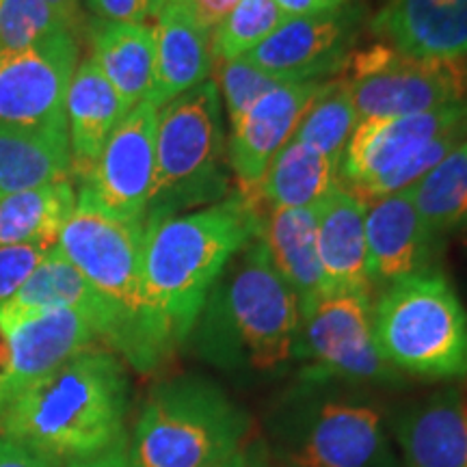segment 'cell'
<instances>
[{
  "instance_id": "1",
  "label": "cell",
  "mask_w": 467,
  "mask_h": 467,
  "mask_svg": "<svg viewBox=\"0 0 467 467\" xmlns=\"http://www.w3.org/2000/svg\"><path fill=\"white\" fill-rule=\"evenodd\" d=\"M262 225L265 203L241 191L192 213L148 217L143 299L162 358L189 337L227 265L260 236Z\"/></svg>"
},
{
  "instance_id": "2",
  "label": "cell",
  "mask_w": 467,
  "mask_h": 467,
  "mask_svg": "<svg viewBox=\"0 0 467 467\" xmlns=\"http://www.w3.org/2000/svg\"><path fill=\"white\" fill-rule=\"evenodd\" d=\"M128 377L119 358L89 348L25 389L0 413L3 437L52 463L126 443Z\"/></svg>"
},
{
  "instance_id": "3",
  "label": "cell",
  "mask_w": 467,
  "mask_h": 467,
  "mask_svg": "<svg viewBox=\"0 0 467 467\" xmlns=\"http://www.w3.org/2000/svg\"><path fill=\"white\" fill-rule=\"evenodd\" d=\"M143 221L115 217L80 189L57 247L110 309L115 323L110 347L137 370L148 372L165 358L151 334L143 299Z\"/></svg>"
},
{
  "instance_id": "4",
  "label": "cell",
  "mask_w": 467,
  "mask_h": 467,
  "mask_svg": "<svg viewBox=\"0 0 467 467\" xmlns=\"http://www.w3.org/2000/svg\"><path fill=\"white\" fill-rule=\"evenodd\" d=\"M203 312V344L213 359L243 361L268 372L299 348V299L271 265L260 236L234 258L232 273L208 296Z\"/></svg>"
},
{
  "instance_id": "5",
  "label": "cell",
  "mask_w": 467,
  "mask_h": 467,
  "mask_svg": "<svg viewBox=\"0 0 467 467\" xmlns=\"http://www.w3.org/2000/svg\"><path fill=\"white\" fill-rule=\"evenodd\" d=\"M251 420L223 389L195 377L151 389L134 424L132 467H214L241 452Z\"/></svg>"
},
{
  "instance_id": "6",
  "label": "cell",
  "mask_w": 467,
  "mask_h": 467,
  "mask_svg": "<svg viewBox=\"0 0 467 467\" xmlns=\"http://www.w3.org/2000/svg\"><path fill=\"white\" fill-rule=\"evenodd\" d=\"M372 337L396 372L424 381L467 377V312L435 268L388 284L372 307Z\"/></svg>"
},
{
  "instance_id": "7",
  "label": "cell",
  "mask_w": 467,
  "mask_h": 467,
  "mask_svg": "<svg viewBox=\"0 0 467 467\" xmlns=\"http://www.w3.org/2000/svg\"><path fill=\"white\" fill-rule=\"evenodd\" d=\"M225 162L219 87L206 80L159 109L156 173L145 219L223 200L230 195Z\"/></svg>"
},
{
  "instance_id": "8",
  "label": "cell",
  "mask_w": 467,
  "mask_h": 467,
  "mask_svg": "<svg viewBox=\"0 0 467 467\" xmlns=\"http://www.w3.org/2000/svg\"><path fill=\"white\" fill-rule=\"evenodd\" d=\"M273 451L285 467H402L372 402L303 392L273 413Z\"/></svg>"
},
{
  "instance_id": "9",
  "label": "cell",
  "mask_w": 467,
  "mask_h": 467,
  "mask_svg": "<svg viewBox=\"0 0 467 467\" xmlns=\"http://www.w3.org/2000/svg\"><path fill=\"white\" fill-rule=\"evenodd\" d=\"M340 80L359 121L424 115L467 102V57L416 58L375 44L348 52Z\"/></svg>"
},
{
  "instance_id": "10",
  "label": "cell",
  "mask_w": 467,
  "mask_h": 467,
  "mask_svg": "<svg viewBox=\"0 0 467 467\" xmlns=\"http://www.w3.org/2000/svg\"><path fill=\"white\" fill-rule=\"evenodd\" d=\"M296 355L312 361L309 381L394 383L399 379L372 337V306L366 295H325L303 309Z\"/></svg>"
},
{
  "instance_id": "11",
  "label": "cell",
  "mask_w": 467,
  "mask_h": 467,
  "mask_svg": "<svg viewBox=\"0 0 467 467\" xmlns=\"http://www.w3.org/2000/svg\"><path fill=\"white\" fill-rule=\"evenodd\" d=\"M98 331L76 309L0 307V413L33 383L93 348Z\"/></svg>"
},
{
  "instance_id": "12",
  "label": "cell",
  "mask_w": 467,
  "mask_h": 467,
  "mask_svg": "<svg viewBox=\"0 0 467 467\" xmlns=\"http://www.w3.org/2000/svg\"><path fill=\"white\" fill-rule=\"evenodd\" d=\"M78 42L61 31L25 50L0 52V128H67L66 100Z\"/></svg>"
},
{
  "instance_id": "13",
  "label": "cell",
  "mask_w": 467,
  "mask_h": 467,
  "mask_svg": "<svg viewBox=\"0 0 467 467\" xmlns=\"http://www.w3.org/2000/svg\"><path fill=\"white\" fill-rule=\"evenodd\" d=\"M156 119L159 107L150 100L128 110L80 182L96 203L119 219L145 223L156 173Z\"/></svg>"
},
{
  "instance_id": "14",
  "label": "cell",
  "mask_w": 467,
  "mask_h": 467,
  "mask_svg": "<svg viewBox=\"0 0 467 467\" xmlns=\"http://www.w3.org/2000/svg\"><path fill=\"white\" fill-rule=\"evenodd\" d=\"M331 78L284 83L262 96L232 126L227 162L243 195L258 200V184L279 150L295 137L303 115ZM260 202V200H258Z\"/></svg>"
},
{
  "instance_id": "15",
  "label": "cell",
  "mask_w": 467,
  "mask_h": 467,
  "mask_svg": "<svg viewBox=\"0 0 467 467\" xmlns=\"http://www.w3.org/2000/svg\"><path fill=\"white\" fill-rule=\"evenodd\" d=\"M467 121V102L424 115L361 119L344 150L337 184L358 195L381 175L394 171L433 139Z\"/></svg>"
},
{
  "instance_id": "16",
  "label": "cell",
  "mask_w": 467,
  "mask_h": 467,
  "mask_svg": "<svg viewBox=\"0 0 467 467\" xmlns=\"http://www.w3.org/2000/svg\"><path fill=\"white\" fill-rule=\"evenodd\" d=\"M353 31L355 20L347 7L331 14L288 17L243 58L288 83L325 80L342 69Z\"/></svg>"
},
{
  "instance_id": "17",
  "label": "cell",
  "mask_w": 467,
  "mask_h": 467,
  "mask_svg": "<svg viewBox=\"0 0 467 467\" xmlns=\"http://www.w3.org/2000/svg\"><path fill=\"white\" fill-rule=\"evenodd\" d=\"M364 230L372 285L433 271L437 236L426 227L407 191L368 202Z\"/></svg>"
},
{
  "instance_id": "18",
  "label": "cell",
  "mask_w": 467,
  "mask_h": 467,
  "mask_svg": "<svg viewBox=\"0 0 467 467\" xmlns=\"http://www.w3.org/2000/svg\"><path fill=\"white\" fill-rule=\"evenodd\" d=\"M372 33L416 58L467 57V0H388Z\"/></svg>"
},
{
  "instance_id": "19",
  "label": "cell",
  "mask_w": 467,
  "mask_h": 467,
  "mask_svg": "<svg viewBox=\"0 0 467 467\" xmlns=\"http://www.w3.org/2000/svg\"><path fill=\"white\" fill-rule=\"evenodd\" d=\"M392 435L402 467H467V392L448 388L416 402Z\"/></svg>"
},
{
  "instance_id": "20",
  "label": "cell",
  "mask_w": 467,
  "mask_h": 467,
  "mask_svg": "<svg viewBox=\"0 0 467 467\" xmlns=\"http://www.w3.org/2000/svg\"><path fill=\"white\" fill-rule=\"evenodd\" d=\"M366 203L336 186L318 203V260L327 295H366L375 285L368 275Z\"/></svg>"
},
{
  "instance_id": "21",
  "label": "cell",
  "mask_w": 467,
  "mask_h": 467,
  "mask_svg": "<svg viewBox=\"0 0 467 467\" xmlns=\"http://www.w3.org/2000/svg\"><path fill=\"white\" fill-rule=\"evenodd\" d=\"M156 78L148 100L154 107L195 89L210 80L214 67L213 33L192 17L182 0H175L156 14Z\"/></svg>"
},
{
  "instance_id": "22",
  "label": "cell",
  "mask_w": 467,
  "mask_h": 467,
  "mask_svg": "<svg viewBox=\"0 0 467 467\" xmlns=\"http://www.w3.org/2000/svg\"><path fill=\"white\" fill-rule=\"evenodd\" d=\"M128 110L130 109L100 72L96 61L91 57L80 61L69 83L66 100L72 178L83 182L91 173L110 132L124 119Z\"/></svg>"
},
{
  "instance_id": "23",
  "label": "cell",
  "mask_w": 467,
  "mask_h": 467,
  "mask_svg": "<svg viewBox=\"0 0 467 467\" xmlns=\"http://www.w3.org/2000/svg\"><path fill=\"white\" fill-rule=\"evenodd\" d=\"M317 236L318 206L268 210L260 234L271 265L296 295L301 312L327 295Z\"/></svg>"
},
{
  "instance_id": "24",
  "label": "cell",
  "mask_w": 467,
  "mask_h": 467,
  "mask_svg": "<svg viewBox=\"0 0 467 467\" xmlns=\"http://www.w3.org/2000/svg\"><path fill=\"white\" fill-rule=\"evenodd\" d=\"M89 39L91 58L126 107L132 110L148 100L156 78L154 26L98 20Z\"/></svg>"
},
{
  "instance_id": "25",
  "label": "cell",
  "mask_w": 467,
  "mask_h": 467,
  "mask_svg": "<svg viewBox=\"0 0 467 467\" xmlns=\"http://www.w3.org/2000/svg\"><path fill=\"white\" fill-rule=\"evenodd\" d=\"M72 178L67 128H0V197Z\"/></svg>"
},
{
  "instance_id": "26",
  "label": "cell",
  "mask_w": 467,
  "mask_h": 467,
  "mask_svg": "<svg viewBox=\"0 0 467 467\" xmlns=\"http://www.w3.org/2000/svg\"><path fill=\"white\" fill-rule=\"evenodd\" d=\"M5 307L76 309V312L91 320L102 340H107L109 344L113 342L115 323L107 303L98 296V292L80 275L78 268L58 251V247L46 255L42 265L35 268L33 275L26 279V284L17 290L14 299L5 303Z\"/></svg>"
},
{
  "instance_id": "27",
  "label": "cell",
  "mask_w": 467,
  "mask_h": 467,
  "mask_svg": "<svg viewBox=\"0 0 467 467\" xmlns=\"http://www.w3.org/2000/svg\"><path fill=\"white\" fill-rule=\"evenodd\" d=\"M337 171L340 167L292 137L262 175L258 200L268 210L318 206L337 186Z\"/></svg>"
},
{
  "instance_id": "28",
  "label": "cell",
  "mask_w": 467,
  "mask_h": 467,
  "mask_svg": "<svg viewBox=\"0 0 467 467\" xmlns=\"http://www.w3.org/2000/svg\"><path fill=\"white\" fill-rule=\"evenodd\" d=\"M76 195L69 178L0 197V247L39 243L55 249Z\"/></svg>"
},
{
  "instance_id": "29",
  "label": "cell",
  "mask_w": 467,
  "mask_h": 467,
  "mask_svg": "<svg viewBox=\"0 0 467 467\" xmlns=\"http://www.w3.org/2000/svg\"><path fill=\"white\" fill-rule=\"evenodd\" d=\"M433 236L467 227V141L407 191Z\"/></svg>"
},
{
  "instance_id": "30",
  "label": "cell",
  "mask_w": 467,
  "mask_h": 467,
  "mask_svg": "<svg viewBox=\"0 0 467 467\" xmlns=\"http://www.w3.org/2000/svg\"><path fill=\"white\" fill-rule=\"evenodd\" d=\"M359 124L358 110L340 78H331L327 89L303 115L295 137L327 161L340 167L344 150Z\"/></svg>"
},
{
  "instance_id": "31",
  "label": "cell",
  "mask_w": 467,
  "mask_h": 467,
  "mask_svg": "<svg viewBox=\"0 0 467 467\" xmlns=\"http://www.w3.org/2000/svg\"><path fill=\"white\" fill-rule=\"evenodd\" d=\"M273 0H241L213 31L214 61L241 58L271 37L288 20Z\"/></svg>"
},
{
  "instance_id": "32",
  "label": "cell",
  "mask_w": 467,
  "mask_h": 467,
  "mask_svg": "<svg viewBox=\"0 0 467 467\" xmlns=\"http://www.w3.org/2000/svg\"><path fill=\"white\" fill-rule=\"evenodd\" d=\"M67 31L46 0H0V52L25 50Z\"/></svg>"
},
{
  "instance_id": "33",
  "label": "cell",
  "mask_w": 467,
  "mask_h": 467,
  "mask_svg": "<svg viewBox=\"0 0 467 467\" xmlns=\"http://www.w3.org/2000/svg\"><path fill=\"white\" fill-rule=\"evenodd\" d=\"M219 63V74L217 83L221 98L225 102L227 117H230V124H236L247 110L260 100L262 96H266L268 91H273L275 87L288 83V80L279 78L275 74H268L265 69L255 67L254 63H249L247 58H234V61H217Z\"/></svg>"
},
{
  "instance_id": "34",
  "label": "cell",
  "mask_w": 467,
  "mask_h": 467,
  "mask_svg": "<svg viewBox=\"0 0 467 467\" xmlns=\"http://www.w3.org/2000/svg\"><path fill=\"white\" fill-rule=\"evenodd\" d=\"M55 249L39 243L0 247V306L14 299L17 290L33 275L35 268Z\"/></svg>"
},
{
  "instance_id": "35",
  "label": "cell",
  "mask_w": 467,
  "mask_h": 467,
  "mask_svg": "<svg viewBox=\"0 0 467 467\" xmlns=\"http://www.w3.org/2000/svg\"><path fill=\"white\" fill-rule=\"evenodd\" d=\"M87 7L100 22L145 25L154 16V0H87Z\"/></svg>"
},
{
  "instance_id": "36",
  "label": "cell",
  "mask_w": 467,
  "mask_h": 467,
  "mask_svg": "<svg viewBox=\"0 0 467 467\" xmlns=\"http://www.w3.org/2000/svg\"><path fill=\"white\" fill-rule=\"evenodd\" d=\"M184 7L191 11L206 31L213 33L227 16L236 9L241 0H182Z\"/></svg>"
},
{
  "instance_id": "37",
  "label": "cell",
  "mask_w": 467,
  "mask_h": 467,
  "mask_svg": "<svg viewBox=\"0 0 467 467\" xmlns=\"http://www.w3.org/2000/svg\"><path fill=\"white\" fill-rule=\"evenodd\" d=\"M0 467H57L42 454L0 435Z\"/></svg>"
},
{
  "instance_id": "38",
  "label": "cell",
  "mask_w": 467,
  "mask_h": 467,
  "mask_svg": "<svg viewBox=\"0 0 467 467\" xmlns=\"http://www.w3.org/2000/svg\"><path fill=\"white\" fill-rule=\"evenodd\" d=\"M273 3H275L285 16L299 17L340 11L347 7L348 0H273Z\"/></svg>"
},
{
  "instance_id": "39",
  "label": "cell",
  "mask_w": 467,
  "mask_h": 467,
  "mask_svg": "<svg viewBox=\"0 0 467 467\" xmlns=\"http://www.w3.org/2000/svg\"><path fill=\"white\" fill-rule=\"evenodd\" d=\"M52 9L57 11L58 17L63 20V25L67 26V31L78 37L87 31V17L80 7V0H46Z\"/></svg>"
},
{
  "instance_id": "40",
  "label": "cell",
  "mask_w": 467,
  "mask_h": 467,
  "mask_svg": "<svg viewBox=\"0 0 467 467\" xmlns=\"http://www.w3.org/2000/svg\"><path fill=\"white\" fill-rule=\"evenodd\" d=\"M67 467H132V465H130V459H128L126 443H121V446L110 448V451L96 454V457L69 461Z\"/></svg>"
},
{
  "instance_id": "41",
  "label": "cell",
  "mask_w": 467,
  "mask_h": 467,
  "mask_svg": "<svg viewBox=\"0 0 467 467\" xmlns=\"http://www.w3.org/2000/svg\"><path fill=\"white\" fill-rule=\"evenodd\" d=\"M243 467H273L271 451L265 441H249L243 448Z\"/></svg>"
},
{
  "instance_id": "42",
  "label": "cell",
  "mask_w": 467,
  "mask_h": 467,
  "mask_svg": "<svg viewBox=\"0 0 467 467\" xmlns=\"http://www.w3.org/2000/svg\"><path fill=\"white\" fill-rule=\"evenodd\" d=\"M214 467H243V451L236 452V454H234V457L225 459L223 463H219V465H214Z\"/></svg>"
},
{
  "instance_id": "43",
  "label": "cell",
  "mask_w": 467,
  "mask_h": 467,
  "mask_svg": "<svg viewBox=\"0 0 467 467\" xmlns=\"http://www.w3.org/2000/svg\"><path fill=\"white\" fill-rule=\"evenodd\" d=\"M169 3H175V0H154V16L159 14V11L165 7V5H169Z\"/></svg>"
}]
</instances>
